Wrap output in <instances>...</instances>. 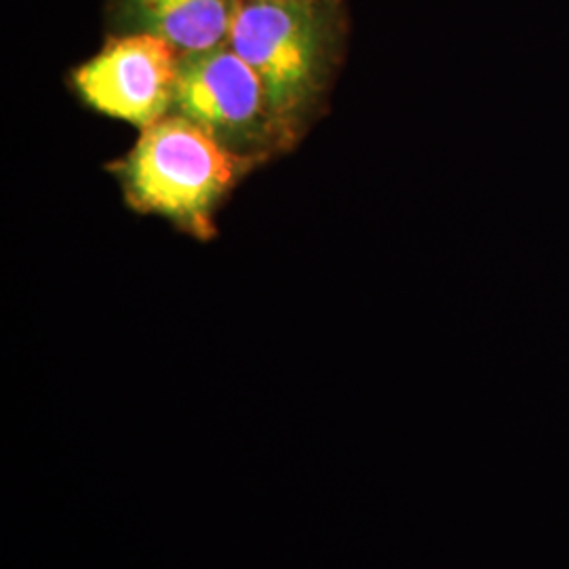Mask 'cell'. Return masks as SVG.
Wrapping results in <instances>:
<instances>
[{
    "label": "cell",
    "mask_w": 569,
    "mask_h": 569,
    "mask_svg": "<svg viewBox=\"0 0 569 569\" xmlns=\"http://www.w3.org/2000/svg\"><path fill=\"white\" fill-rule=\"evenodd\" d=\"M342 39L340 0H239L228 44L258 74L289 146L323 100Z\"/></svg>",
    "instance_id": "obj_1"
},
{
    "label": "cell",
    "mask_w": 569,
    "mask_h": 569,
    "mask_svg": "<svg viewBox=\"0 0 569 569\" xmlns=\"http://www.w3.org/2000/svg\"><path fill=\"white\" fill-rule=\"evenodd\" d=\"M171 114L197 124L247 167L289 146L258 74L228 42L180 53Z\"/></svg>",
    "instance_id": "obj_3"
},
{
    "label": "cell",
    "mask_w": 569,
    "mask_h": 569,
    "mask_svg": "<svg viewBox=\"0 0 569 569\" xmlns=\"http://www.w3.org/2000/svg\"><path fill=\"white\" fill-rule=\"evenodd\" d=\"M110 9L119 37L146 34L190 53L228 42L239 0H112Z\"/></svg>",
    "instance_id": "obj_5"
},
{
    "label": "cell",
    "mask_w": 569,
    "mask_h": 569,
    "mask_svg": "<svg viewBox=\"0 0 569 569\" xmlns=\"http://www.w3.org/2000/svg\"><path fill=\"white\" fill-rule=\"evenodd\" d=\"M178 61L161 39L124 34L79 68L74 82L91 108L146 129L171 114Z\"/></svg>",
    "instance_id": "obj_4"
},
{
    "label": "cell",
    "mask_w": 569,
    "mask_h": 569,
    "mask_svg": "<svg viewBox=\"0 0 569 569\" xmlns=\"http://www.w3.org/2000/svg\"><path fill=\"white\" fill-rule=\"evenodd\" d=\"M247 164L228 154L197 124L167 114L143 129L122 163L129 203L159 213L197 237L213 234V213Z\"/></svg>",
    "instance_id": "obj_2"
}]
</instances>
